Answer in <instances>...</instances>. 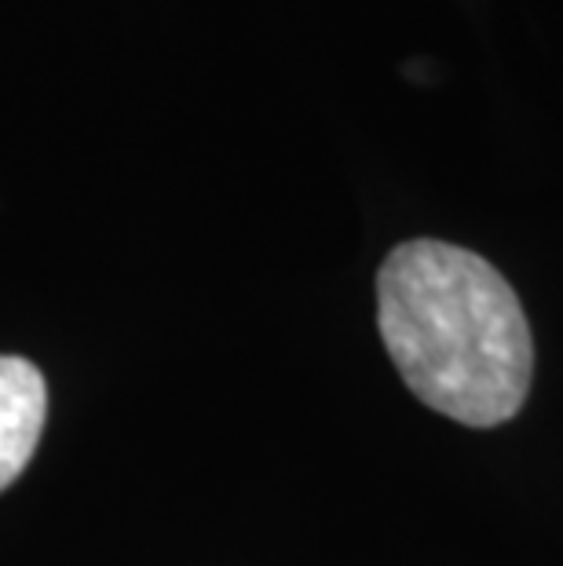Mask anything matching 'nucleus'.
Masks as SVG:
<instances>
[{"instance_id": "2", "label": "nucleus", "mask_w": 563, "mask_h": 566, "mask_svg": "<svg viewBox=\"0 0 563 566\" xmlns=\"http://www.w3.org/2000/svg\"><path fill=\"white\" fill-rule=\"evenodd\" d=\"M48 388L41 369L15 355H0V493L27 472L41 442Z\"/></svg>"}, {"instance_id": "1", "label": "nucleus", "mask_w": 563, "mask_h": 566, "mask_svg": "<svg viewBox=\"0 0 563 566\" xmlns=\"http://www.w3.org/2000/svg\"><path fill=\"white\" fill-rule=\"evenodd\" d=\"M377 325L403 384L465 428H498L526 402L534 336L517 289L472 249L414 238L377 271Z\"/></svg>"}]
</instances>
